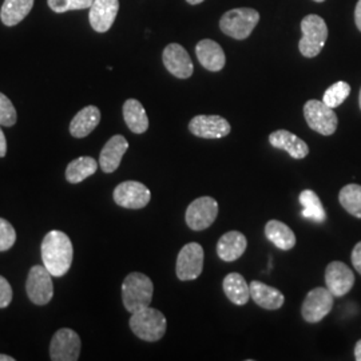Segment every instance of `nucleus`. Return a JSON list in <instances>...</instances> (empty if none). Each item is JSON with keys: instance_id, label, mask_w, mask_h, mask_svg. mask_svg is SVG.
Returning a JSON list of instances; mask_svg holds the SVG:
<instances>
[{"instance_id": "f257e3e1", "label": "nucleus", "mask_w": 361, "mask_h": 361, "mask_svg": "<svg viewBox=\"0 0 361 361\" xmlns=\"http://www.w3.org/2000/svg\"><path fill=\"white\" fill-rule=\"evenodd\" d=\"M42 261L52 277H62L70 271L74 247L70 237L62 231H51L47 233L40 246Z\"/></svg>"}, {"instance_id": "f03ea898", "label": "nucleus", "mask_w": 361, "mask_h": 361, "mask_svg": "<svg viewBox=\"0 0 361 361\" xmlns=\"http://www.w3.org/2000/svg\"><path fill=\"white\" fill-rule=\"evenodd\" d=\"M154 285L146 274L133 271L122 283V301L130 313L150 307Z\"/></svg>"}, {"instance_id": "7ed1b4c3", "label": "nucleus", "mask_w": 361, "mask_h": 361, "mask_svg": "<svg viewBox=\"0 0 361 361\" xmlns=\"http://www.w3.org/2000/svg\"><path fill=\"white\" fill-rule=\"evenodd\" d=\"M129 325L133 334L138 338L154 343L161 340L166 334L168 322L162 312L152 307H146L131 314Z\"/></svg>"}, {"instance_id": "20e7f679", "label": "nucleus", "mask_w": 361, "mask_h": 361, "mask_svg": "<svg viewBox=\"0 0 361 361\" xmlns=\"http://www.w3.org/2000/svg\"><path fill=\"white\" fill-rule=\"evenodd\" d=\"M302 38L300 39L298 50L305 58L317 56L328 38V27L319 15H308L301 20Z\"/></svg>"}, {"instance_id": "39448f33", "label": "nucleus", "mask_w": 361, "mask_h": 361, "mask_svg": "<svg viewBox=\"0 0 361 361\" xmlns=\"http://www.w3.org/2000/svg\"><path fill=\"white\" fill-rule=\"evenodd\" d=\"M259 22V13L253 8H234L219 20V28L224 34L237 40L249 38Z\"/></svg>"}, {"instance_id": "423d86ee", "label": "nucleus", "mask_w": 361, "mask_h": 361, "mask_svg": "<svg viewBox=\"0 0 361 361\" xmlns=\"http://www.w3.org/2000/svg\"><path fill=\"white\" fill-rule=\"evenodd\" d=\"M219 216V202L209 197L204 195L197 200L186 209L185 221L188 226L194 232H201L210 228Z\"/></svg>"}, {"instance_id": "0eeeda50", "label": "nucleus", "mask_w": 361, "mask_h": 361, "mask_svg": "<svg viewBox=\"0 0 361 361\" xmlns=\"http://www.w3.org/2000/svg\"><path fill=\"white\" fill-rule=\"evenodd\" d=\"M304 116L310 129L323 135H332L337 129V116L335 110L323 101L310 99L304 106Z\"/></svg>"}, {"instance_id": "6e6552de", "label": "nucleus", "mask_w": 361, "mask_h": 361, "mask_svg": "<svg viewBox=\"0 0 361 361\" xmlns=\"http://www.w3.org/2000/svg\"><path fill=\"white\" fill-rule=\"evenodd\" d=\"M335 296L328 288H314L305 297L301 314L302 319L310 324L320 323L334 310Z\"/></svg>"}, {"instance_id": "1a4fd4ad", "label": "nucleus", "mask_w": 361, "mask_h": 361, "mask_svg": "<svg viewBox=\"0 0 361 361\" xmlns=\"http://www.w3.org/2000/svg\"><path fill=\"white\" fill-rule=\"evenodd\" d=\"M27 296L35 305H47L54 297L52 274L44 265L32 267L26 281Z\"/></svg>"}, {"instance_id": "9d476101", "label": "nucleus", "mask_w": 361, "mask_h": 361, "mask_svg": "<svg viewBox=\"0 0 361 361\" xmlns=\"http://www.w3.org/2000/svg\"><path fill=\"white\" fill-rule=\"evenodd\" d=\"M204 249L197 243L183 246L177 257L176 273L180 281H193L204 271Z\"/></svg>"}, {"instance_id": "9b49d317", "label": "nucleus", "mask_w": 361, "mask_h": 361, "mask_svg": "<svg viewBox=\"0 0 361 361\" xmlns=\"http://www.w3.org/2000/svg\"><path fill=\"white\" fill-rule=\"evenodd\" d=\"M113 198L118 207L125 209H143L149 205L152 193L142 182L125 180L114 189Z\"/></svg>"}, {"instance_id": "f8f14e48", "label": "nucleus", "mask_w": 361, "mask_h": 361, "mask_svg": "<svg viewBox=\"0 0 361 361\" xmlns=\"http://www.w3.org/2000/svg\"><path fill=\"white\" fill-rule=\"evenodd\" d=\"M80 337L75 331L62 328L59 329L50 344V357L52 361H77L80 355Z\"/></svg>"}, {"instance_id": "ddd939ff", "label": "nucleus", "mask_w": 361, "mask_h": 361, "mask_svg": "<svg viewBox=\"0 0 361 361\" xmlns=\"http://www.w3.org/2000/svg\"><path fill=\"white\" fill-rule=\"evenodd\" d=\"M231 123L219 116H197L189 123V131L204 140H221L231 134Z\"/></svg>"}, {"instance_id": "4468645a", "label": "nucleus", "mask_w": 361, "mask_h": 361, "mask_svg": "<svg viewBox=\"0 0 361 361\" xmlns=\"http://www.w3.org/2000/svg\"><path fill=\"white\" fill-rule=\"evenodd\" d=\"M355 274L341 261L331 262L325 269V284L335 297L345 296L355 285Z\"/></svg>"}, {"instance_id": "2eb2a0df", "label": "nucleus", "mask_w": 361, "mask_h": 361, "mask_svg": "<svg viewBox=\"0 0 361 361\" xmlns=\"http://www.w3.org/2000/svg\"><path fill=\"white\" fill-rule=\"evenodd\" d=\"M162 61L169 73L178 79H188L193 75L194 66L190 55L178 44L170 43L162 54Z\"/></svg>"}, {"instance_id": "dca6fc26", "label": "nucleus", "mask_w": 361, "mask_h": 361, "mask_svg": "<svg viewBox=\"0 0 361 361\" xmlns=\"http://www.w3.org/2000/svg\"><path fill=\"white\" fill-rule=\"evenodd\" d=\"M119 11V0H94L90 7L89 20L97 32H107L116 22Z\"/></svg>"}, {"instance_id": "f3484780", "label": "nucleus", "mask_w": 361, "mask_h": 361, "mask_svg": "<svg viewBox=\"0 0 361 361\" xmlns=\"http://www.w3.org/2000/svg\"><path fill=\"white\" fill-rule=\"evenodd\" d=\"M129 149V142L123 135L111 137L99 155V166L106 174L114 173L119 168L121 161Z\"/></svg>"}, {"instance_id": "a211bd4d", "label": "nucleus", "mask_w": 361, "mask_h": 361, "mask_svg": "<svg viewBox=\"0 0 361 361\" xmlns=\"http://www.w3.org/2000/svg\"><path fill=\"white\" fill-rule=\"evenodd\" d=\"M195 55L201 66L213 73L221 71L226 63V56L222 47L219 43L210 39H204L198 42L195 47Z\"/></svg>"}, {"instance_id": "6ab92c4d", "label": "nucleus", "mask_w": 361, "mask_h": 361, "mask_svg": "<svg viewBox=\"0 0 361 361\" xmlns=\"http://www.w3.org/2000/svg\"><path fill=\"white\" fill-rule=\"evenodd\" d=\"M269 143L273 147L285 150L288 154L295 159H304L310 154V147L296 134L288 130H277L269 135Z\"/></svg>"}, {"instance_id": "aec40b11", "label": "nucleus", "mask_w": 361, "mask_h": 361, "mask_svg": "<svg viewBox=\"0 0 361 361\" xmlns=\"http://www.w3.org/2000/svg\"><path fill=\"white\" fill-rule=\"evenodd\" d=\"M247 247V240L241 232L225 233L217 243V256L225 262H232L241 257Z\"/></svg>"}, {"instance_id": "412c9836", "label": "nucleus", "mask_w": 361, "mask_h": 361, "mask_svg": "<svg viewBox=\"0 0 361 361\" xmlns=\"http://www.w3.org/2000/svg\"><path fill=\"white\" fill-rule=\"evenodd\" d=\"M249 289H250L252 300L257 304L258 307L268 310L283 308L285 297L279 289L259 281H252L249 284Z\"/></svg>"}, {"instance_id": "4be33fe9", "label": "nucleus", "mask_w": 361, "mask_h": 361, "mask_svg": "<svg viewBox=\"0 0 361 361\" xmlns=\"http://www.w3.org/2000/svg\"><path fill=\"white\" fill-rule=\"evenodd\" d=\"M101 122V111L95 106L82 109L70 123V134L74 138H85L91 134Z\"/></svg>"}, {"instance_id": "5701e85b", "label": "nucleus", "mask_w": 361, "mask_h": 361, "mask_svg": "<svg viewBox=\"0 0 361 361\" xmlns=\"http://www.w3.org/2000/svg\"><path fill=\"white\" fill-rule=\"evenodd\" d=\"M265 235L273 245L281 250H290L296 245V235L293 231L279 219H271L265 225Z\"/></svg>"}, {"instance_id": "b1692460", "label": "nucleus", "mask_w": 361, "mask_h": 361, "mask_svg": "<svg viewBox=\"0 0 361 361\" xmlns=\"http://www.w3.org/2000/svg\"><path fill=\"white\" fill-rule=\"evenodd\" d=\"M222 288L234 305H245L250 297L249 285L240 273H229L222 281Z\"/></svg>"}, {"instance_id": "393cba45", "label": "nucleus", "mask_w": 361, "mask_h": 361, "mask_svg": "<svg viewBox=\"0 0 361 361\" xmlns=\"http://www.w3.org/2000/svg\"><path fill=\"white\" fill-rule=\"evenodd\" d=\"M34 7V0H4L0 11L3 25L13 27L19 25Z\"/></svg>"}, {"instance_id": "a878e982", "label": "nucleus", "mask_w": 361, "mask_h": 361, "mask_svg": "<svg viewBox=\"0 0 361 361\" xmlns=\"http://www.w3.org/2000/svg\"><path fill=\"white\" fill-rule=\"evenodd\" d=\"M123 118L134 134H143L149 129V116L142 104L137 99H128L123 104Z\"/></svg>"}, {"instance_id": "bb28decb", "label": "nucleus", "mask_w": 361, "mask_h": 361, "mask_svg": "<svg viewBox=\"0 0 361 361\" xmlns=\"http://www.w3.org/2000/svg\"><path fill=\"white\" fill-rule=\"evenodd\" d=\"M99 162L92 157H79L71 161L66 169V180L70 183H79L97 173Z\"/></svg>"}, {"instance_id": "cd10ccee", "label": "nucleus", "mask_w": 361, "mask_h": 361, "mask_svg": "<svg viewBox=\"0 0 361 361\" xmlns=\"http://www.w3.org/2000/svg\"><path fill=\"white\" fill-rule=\"evenodd\" d=\"M298 201L302 207V217L312 219L313 222L322 224L326 219V213L324 210L323 204L319 198V195L313 190H302L298 197Z\"/></svg>"}, {"instance_id": "c85d7f7f", "label": "nucleus", "mask_w": 361, "mask_h": 361, "mask_svg": "<svg viewBox=\"0 0 361 361\" xmlns=\"http://www.w3.org/2000/svg\"><path fill=\"white\" fill-rule=\"evenodd\" d=\"M340 205L348 212L350 216L361 219V185L349 183L345 185L338 194Z\"/></svg>"}, {"instance_id": "c756f323", "label": "nucleus", "mask_w": 361, "mask_h": 361, "mask_svg": "<svg viewBox=\"0 0 361 361\" xmlns=\"http://www.w3.org/2000/svg\"><path fill=\"white\" fill-rule=\"evenodd\" d=\"M349 94H350V86L347 82L340 80L334 83L328 90L324 92L323 102L326 106L336 109L348 98Z\"/></svg>"}, {"instance_id": "7c9ffc66", "label": "nucleus", "mask_w": 361, "mask_h": 361, "mask_svg": "<svg viewBox=\"0 0 361 361\" xmlns=\"http://www.w3.org/2000/svg\"><path fill=\"white\" fill-rule=\"evenodd\" d=\"M94 0H47L49 7L54 13H63L90 8Z\"/></svg>"}, {"instance_id": "2f4dec72", "label": "nucleus", "mask_w": 361, "mask_h": 361, "mask_svg": "<svg viewBox=\"0 0 361 361\" xmlns=\"http://www.w3.org/2000/svg\"><path fill=\"white\" fill-rule=\"evenodd\" d=\"M16 119L18 116L13 102L3 92H0V125L11 128L16 123Z\"/></svg>"}, {"instance_id": "473e14b6", "label": "nucleus", "mask_w": 361, "mask_h": 361, "mask_svg": "<svg viewBox=\"0 0 361 361\" xmlns=\"http://www.w3.org/2000/svg\"><path fill=\"white\" fill-rule=\"evenodd\" d=\"M16 243V232L7 219H0V252H6Z\"/></svg>"}, {"instance_id": "72a5a7b5", "label": "nucleus", "mask_w": 361, "mask_h": 361, "mask_svg": "<svg viewBox=\"0 0 361 361\" xmlns=\"http://www.w3.org/2000/svg\"><path fill=\"white\" fill-rule=\"evenodd\" d=\"M13 301V288L10 283L0 276V310L7 308Z\"/></svg>"}, {"instance_id": "f704fd0d", "label": "nucleus", "mask_w": 361, "mask_h": 361, "mask_svg": "<svg viewBox=\"0 0 361 361\" xmlns=\"http://www.w3.org/2000/svg\"><path fill=\"white\" fill-rule=\"evenodd\" d=\"M350 259H352L353 268L357 271L359 274H361V241L353 247Z\"/></svg>"}, {"instance_id": "c9c22d12", "label": "nucleus", "mask_w": 361, "mask_h": 361, "mask_svg": "<svg viewBox=\"0 0 361 361\" xmlns=\"http://www.w3.org/2000/svg\"><path fill=\"white\" fill-rule=\"evenodd\" d=\"M6 154H7V140H6V135H4L3 130L0 128V158L6 157Z\"/></svg>"}, {"instance_id": "e433bc0d", "label": "nucleus", "mask_w": 361, "mask_h": 361, "mask_svg": "<svg viewBox=\"0 0 361 361\" xmlns=\"http://www.w3.org/2000/svg\"><path fill=\"white\" fill-rule=\"evenodd\" d=\"M355 22H356V26L361 31V0L357 1L356 4V10H355Z\"/></svg>"}, {"instance_id": "4c0bfd02", "label": "nucleus", "mask_w": 361, "mask_h": 361, "mask_svg": "<svg viewBox=\"0 0 361 361\" xmlns=\"http://www.w3.org/2000/svg\"><path fill=\"white\" fill-rule=\"evenodd\" d=\"M355 360L361 361V338L355 345Z\"/></svg>"}, {"instance_id": "58836bf2", "label": "nucleus", "mask_w": 361, "mask_h": 361, "mask_svg": "<svg viewBox=\"0 0 361 361\" xmlns=\"http://www.w3.org/2000/svg\"><path fill=\"white\" fill-rule=\"evenodd\" d=\"M0 361H15V359L8 355H0Z\"/></svg>"}, {"instance_id": "ea45409f", "label": "nucleus", "mask_w": 361, "mask_h": 361, "mask_svg": "<svg viewBox=\"0 0 361 361\" xmlns=\"http://www.w3.org/2000/svg\"><path fill=\"white\" fill-rule=\"evenodd\" d=\"M189 4H200V3H202L204 0H186Z\"/></svg>"}, {"instance_id": "a19ab883", "label": "nucleus", "mask_w": 361, "mask_h": 361, "mask_svg": "<svg viewBox=\"0 0 361 361\" xmlns=\"http://www.w3.org/2000/svg\"><path fill=\"white\" fill-rule=\"evenodd\" d=\"M359 104H360V109H361V90H360V97H359Z\"/></svg>"}, {"instance_id": "79ce46f5", "label": "nucleus", "mask_w": 361, "mask_h": 361, "mask_svg": "<svg viewBox=\"0 0 361 361\" xmlns=\"http://www.w3.org/2000/svg\"><path fill=\"white\" fill-rule=\"evenodd\" d=\"M313 1H317V3H322V1H325V0H313Z\"/></svg>"}]
</instances>
